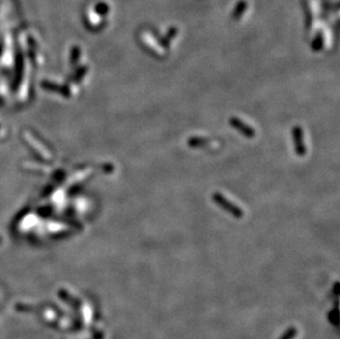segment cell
<instances>
[{
    "label": "cell",
    "instance_id": "1",
    "mask_svg": "<svg viewBox=\"0 0 340 339\" xmlns=\"http://www.w3.org/2000/svg\"><path fill=\"white\" fill-rule=\"evenodd\" d=\"M213 200L220 208L226 210V212H228L233 217L242 218L243 215H245L240 207H238L236 204H233L232 201L227 199L223 194L218 193V192H216V193L213 194Z\"/></svg>",
    "mask_w": 340,
    "mask_h": 339
},
{
    "label": "cell",
    "instance_id": "2",
    "mask_svg": "<svg viewBox=\"0 0 340 339\" xmlns=\"http://www.w3.org/2000/svg\"><path fill=\"white\" fill-rule=\"evenodd\" d=\"M292 137L294 142V150L298 157H304L307 152L306 145L304 143V134L300 126H295L292 130Z\"/></svg>",
    "mask_w": 340,
    "mask_h": 339
},
{
    "label": "cell",
    "instance_id": "3",
    "mask_svg": "<svg viewBox=\"0 0 340 339\" xmlns=\"http://www.w3.org/2000/svg\"><path fill=\"white\" fill-rule=\"evenodd\" d=\"M230 126L236 129L237 131L240 132L241 135H243L247 138H255V130L254 128H251L249 125H247L246 122H243L240 119L237 117H231L230 120H229Z\"/></svg>",
    "mask_w": 340,
    "mask_h": 339
},
{
    "label": "cell",
    "instance_id": "4",
    "mask_svg": "<svg viewBox=\"0 0 340 339\" xmlns=\"http://www.w3.org/2000/svg\"><path fill=\"white\" fill-rule=\"evenodd\" d=\"M210 144V139L204 137H191L187 140V145L190 148H206Z\"/></svg>",
    "mask_w": 340,
    "mask_h": 339
}]
</instances>
